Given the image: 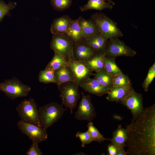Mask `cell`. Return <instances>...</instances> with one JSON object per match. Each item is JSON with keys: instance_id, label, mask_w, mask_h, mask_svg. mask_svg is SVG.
Returning <instances> with one entry per match:
<instances>
[{"instance_id": "cell-4", "label": "cell", "mask_w": 155, "mask_h": 155, "mask_svg": "<svg viewBox=\"0 0 155 155\" xmlns=\"http://www.w3.org/2000/svg\"><path fill=\"white\" fill-rule=\"evenodd\" d=\"M21 121L42 127L39 121L38 109L34 99L30 97L24 99L16 108Z\"/></svg>"}, {"instance_id": "cell-14", "label": "cell", "mask_w": 155, "mask_h": 155, "mask_svg": "<svg viewBox=\"0 0 155 155\" xmlns=\"http://www.w3.org/2000/svg\"><path fill=\"white\" fill-rule=\"evenodd\" d=\"M108 40L103 34L99 32L90 37L83 39L82 41L98 54L105 52Z\"/></svg>"}, {"instance_id": "cell-28", "label": "cell", "mask_w": 155, "mask_h": 155, "mask_svg": "<svg viewBox=\"0 0 155 155\" xmlns=\"http://www.w3.org/2000/svg\"><path fill=\"white\" fill-rule=\"evenodd\" d=\"M130 86L131 80L127 75L122 73L113 77V87Z\"/></svg>"}, {"instance_id": "cell-30", "label": "cell", "mask_w": 155, "mask_h": 155, "mask_svg": "<svg viewBox=\"0 0 155 155\" xmlns=\"http://www.w3.org/2000/svg\"><path fill=\"white\" fill-rule=\"evenodd\" d=\"M72 0H50V4L53 9L61 11L69 8L72 3Z\"/></svg>"}, {"instance_id": "cell-3", "label": "cell", "mask_w": 155, "mask_h": 155, "mask_svg": "<svg viewBox=\"0 0 155 155\" xmlns=\"http://www.w3.org/2000/svg\"><path fill=\"white\" fill-rule=\"evenodd\" d=\"M99 32L108 39L121 37L123 34L117 24L104 13L97 12L91 15Z\"/></svg>"}, {"instance_id": "cell-15", "label": "cell", "mask_w": 155, "mask_h": 155, "mask_svg": "<svg viewBox=\"0 0 155 155\" xmlns=\"http://www.w3.org/2000/svg\"><path fill=\"white\" fill-rule=\"evenodd\" d=\"M79 86L88 92L99 96L107 94L110 90L101 85L94 78H89Z\"/></svg>"}, {"instance_id": "cell-18", "label": "cell", "mask_w": 155, "mask_h": 155, "mask_svg": "<svg viewBox=\"0 0 155 155\" xmlns=\"http://www.w3.org/2000/svg\"><path fill=\"white\" fill-rule=\"evenodd\" d=\"M80 18V17L77 19L72 20L68 29L65 33L73 44L82 41L83 38L79 23Z\"/></svg>"}, {"instance_id": "cell-34", "label": "cell", "mask_w": 155, "mask_h": 155, "mask_svg": "<svg viewBox=\"0 0 155 155\" xmlns=\"http://www.w3.org/2000/svg\"><path fill=\"white\" fill-rule=\"evenodd\" d=\"M38 144L34 142L30 148L26 152L27 155H42V153L40 149Z\"/></svg>"}, {"instance_id": "cell-20", "label": "cell", "mask_w": 155, "mask_h": 155, "mask_svg": "<svg viewBox=\"0 0 155 155\" xmlns=\"http://www.w3.org/2000/svg\"><path fill=\"white\" fill-rule=\"evenodd\" d=\"M55 75L58 88L62 84L69 82L75 83L74 77L69 66L62 67L55 71Z\"/></svg>"}, {"instance_id": "cell-22", "label": "cell", "mask_w": 155, "mask_h": 155, "mask_svg": "<svg viewBox=\"0 0 155 155\" xmlns=\"http://www.w3.org/2000/svg\"><path fill=\"white\" fill-rule=\"evenodd\" d=\"M113 5L103 0H88L86 5L80 7L79 9L82 12L90 9L101 11L106 9H111Z\"/></svg>"}, {"instance_id": "cell-36", "label": "cell", "mask_w": 155, "mask_h": 155, "mask_svg": "<svg viewBox=\"0 0 155 155\" xmlns=\"http://www.w3.org/2000/svg\"><path fill=\"white\" fill-rule=\"evenodd\" d=\"M124 147L118 148L116 155H127V153L124 149Z\"/></svg>"}, {"instance_id": "cell-16", "label": "cell", "mask_w": 155, "mask_h": 155, "mask_svg": "<svg viewBox=\"0 0 155 155\" xmlns=\"http://www.w3.org/2000/svg\"><path fill=\"white\" fill-rule=\"evenodd\" d=\"M72 20L68 15H64L53 20L50 30L53 34L65 33L68 29Z\"/></svg>"}, {"instance_id": "cell-23", "label": "cell", "mask_w": 155, "mask_h": 155, "mask_svg": "<svg viewBox=\"0 0 155 155\" xmlns=\"http://www.w3.org/2000/svg\"><path fill=\"white\" fill-rule=\"evenodd\" d=\"M105 52L97 54L86 62V63L93 71L97 72L104 68V60L106 57Z\"/></svg>"}, {"instance_id": "cell-35", "label": "cell", "mask_w": 155, "mask_h": 155, "mask_svg": "<svg viewBox=\"0 0 155 155\" xmlns=\"http://www.w3.org/2000/svg\"><path fill=\"white\" fill-rule=\"evenodd\" d=\"M118 148L116 146L110 144L108 147V154L109 155H116Z\"/></svg>"}, {"instance_id": "cell-6", "label": "cell", "mask_w": 155, "mask_h": 155, "mask_svg": "<svg viewBox=\"0 0 155 155\" xmlns=\"http://www.w3.org/2000/svg\"><path fill=\"white\" fill-rule=\"evenodd\" d=\"M73 43L64 33L53 34L50 43L51 48L55 53L64 57L68 61L74 60Z\"/></svg>"}, {"instance_id": "cell-27", "label": "cell", "mask_w": 155, "mask_h": 155, "mask_svg": "<svg viewBox=\"0 0 155 155\" xmlns=\"http://www.w3.org/2000/svg\"><path fill=\"white\" fill-rule=\"evenodd\" d=\"M38 80L40 82L44 84L53 83L57 84L55 71L48 68H45L44 69L40 71Z\"/></svg>"}, {"instance_id": "cell-25", "label": "cell", "mask_w": 155, "mask_h": 155, "mask_svg": "<svg viewBox=\"0 0 155 155\" xmlns=\"http://www.w3.org/2000/svg\"><path fill=\"white\" fill-rule=\"evenodd\" d=\"M94 78L102 86L110 89L113 87V77L109 74L103 69L99 71L96 72Z\"/></svg>"}, {"instance_id": "cell-17", "label": "cell", "mask_w": 155, "mask_h": 155, "mask_svg": "<svg viewBox=\"0 0 155 155\" xmlns=\"http://www.w3.org/2000/svg\"><path fill=\"white\" fill-rule=\"evenodd\" d=\"M131 86L114 87L107 94L106 99L109 101L120 102L129 94Z\"/></svg>"}, {"instance_id": "cell-8", "label": "cell", "mask_w": 155, "mask_h": 155, "mask_svg": "<svg viewBox=\"0 0 155 155\" xmlns=\"http://www.w3.org/2000/svg\"><path fill=\"white\" fill-rule=\"evenodd\" d=\"M106 57H115L123 56L133 57L136 52L125 44L117 37L109 39L106 50Z\"/></svg>"}, {"instance_id": "cell-24", "label": "cell", "mask_w": 155, "mask_h": 155, "mask_svg": "<svg viewBox=\"0 0 155 155\" xmlns=\"http://www.w3.org/2000/svg\"><path fill=\"white\" fill-rule=\"evenodd\" d=\"M67 66H69V63L66 59L60 55L55 53L52 59L45 68L55 71L62 67Z\"/></svg>"}, {"instance_id": "cell-2", "label": "cell", "mask_w": 155, "mask_h": 155, "mask_svg": "<svg viewBox=\"0 0 155 155\" xmlns=\"http://www.w3.org/2000/svg\"><path fill=\"white\" fill-rule=\"evenodd\" d=\"M66 110L62 104L54 102L40 107L38 111L41 127L47 130L62 117Z\"/></svg>"}, {"instance_id": "cell-10", "label": "cell", "mask_w": 155, "mask_h": 155, "mask_svg": "<svg viewBox=\"0 0 155 155\" xmlns=\"http://www.w3.org/2000/svg\"><path fill=\"white\" fill-rule=\"evenodd\" d=\"M18 128L21 132L35 143H39L45 141L48 138L46 130L42 127L24 122L21 120L17 123Z\"/></svg>"}, {"instance_id": "cell-12", "label": "cell", "mask_w": 155, "mask_h": 155, "mask_svg": "<svg viewBox=\"0 0 155 155\" xmlns=\"http://www.w3.org/2000/svg\"><path fill=\"white\" fill-rule=\"evenodd\" d=\"M68 62L69 66L73 73L75 83L78 86L93 75L86 62L73 60Z\"/></svg>"}, {"instance_id": "cell-1", "label": "cell", "mask_w": 155, "mask_h": 155, "mask_svg": "<svg viewBox=\"0 0 155 155\" xmlns=\"http://www.w3.org/2000/svg\"><path fill=\"white\" fill-rule=\"evenodd\" d=\"M127 154L155 155V104L144 108L142 114L126 127Z\"/></svg>"}, {"instance_id": "cell-33", "label": "cell", "mask_w": 155, "mask_h": 155, "mask_svg": "<svg viewBox=\"0 0 155 155\" xmlns=\"http://www.w3.org/2000/svg\"><path fill=\"white\" fill-rule=\"evenodd\" d=\"M75 136L80 139L81 143V146L83 148L85 147L86 145L89 144L93 141L96 142L87 131L84 132L78 131L77 133Z\"/></svg>"}, {"instance_id": "cell-37", "label": "cell", "mask_w": 155, "mask_h": 155, "mask_svg": "<svg viewBox=\"0 0 155 155\" xmlns=\"http://www.w3.org/2000/svg\"><path fill=\"white\" fill-rule=\"evenodd\" d=\"M105 1H107L109 3L114 5H115V3L112 0H103Z\"/></svg>"}, {"instance_id": "cell-7", "label": "cell", "mask_w": 155, "mask_h": 155, "mask_svg": "<svg viewBox=\"0 0 155 155\" xmlns=\"http://www.w3.org/2000/svg\"><path fill=\"white\" fill-rule=\"evenodd\" d=\"M78 86L75 82H69L62 84L58 88L62 104L69 109L71 114L80 97Z\"/></svg>"}, {"instance_id": "cell-5", "label": "cell", "mask_w": 155, "mask_h": 155, "mask_svg": "<svg viewBox=\"0 0 155 155\" xmlns=\"http://www.w3.org/2000/svg\"><path fill=\"white\" fill-rule=\"evenodd\" d=\"M31 90L30 87L24 84L15 77L0 83V90L12 100L27 96Z\"/></svg>"}, {"instance_id": "cell-21", "label": "cell", "mask_w": 155, "mask_h": 155, "mask_svg": "<svg viewBox=\"0 0 155 155\" xmlns=\"http://www.w3.org/2000/svg\"><path fill=\"white\" fill-rule=\"evenodd\" d=\"M79 23L83 34V39L100 32L94 22L91 19L86 20L81 16Z\"/></svg>"}, {"instance_id": "cell-29", "label": "cell", "mask_w": 155, "mask_h": 155, "mask_svg": "<svg viewBox=\"0 0 155 155\" xmlns=\"http://www.w3.org/2000/svg\"><path fill=\"white\" fill-rule=\"evenodd\" d=\"M87 131L95 139L96 142L101 143L102 142L106 140L110 141L111 139L104 137L101 134L98 129L94 126L93 123L89 122L87 125Z\"/></svg>"}, {"instance_id": "cell-13", "label": "cell", "mask_w": 155, "mask_h": 155, "mask_svg": "<svg viewBox=\"0 0 155 155\" xmlns=\"http://www.w3.org/2000/svg\"><path fill=\"white\" fill-rule=\"evenodd\" d=\"M73 53L74 60L85 62L97 54L92 48L82 41L74 44Z\"/></svg>"}, {"instance_id": "cell-9", "label": "cell", "mask_w": 155, "mask_h": 155, "mask_svg": "<svg viewBox=\"0 0 155 155\" xmlns=\"http://www.w3.org/2000/svg\"><path fill=\"white\" fill-rule=\"evenodd\" d=\"M119 102L130 110L133 116L132 121L139 117L143 111L142 96L132 87L127 96Z\"/></svg>"}, {"instance_id": "cell-19", "label": "cell", "mask_w": 155, "mask_h": 155, "mask_svg": "<svg viewBox=\"0 0 155 155\" xmlns=\"http://www.w3.org/2000/svg\"><path fill=\"white\" fill-rule=\"evenodd\" d=\"M128 130L127 128H124L121 125H118L117 129L112 133L111 144L118 148L124 147L128 137Z\"/></svg>"}, {"instance_id": "cell-26", "label": "cell", "mask_w": 155, "mask_h": 155, "mask_svg": "<svg viewBox=\"0 0 155 155\" xmlns=\"http://www.w3.org/2000/svg\"><path fill=\"white\" fill-rule=\"evenodd\" d=\"M115 59V57H106L104 60V69L112 77L123 73L116 63Z\"/></svg>"}, {"instance_id": "cell-32", "label": "cell", "mask_w": 155, "mask_h": 155, "mask_svg": "<svg viewBox=\"0 0 155 155\" xmlns=\"http://www.w3.org/2000/svg\"><path fill=\"white\" fill-rule=\"evenodd\" d=\"M155 78V63L149 68L146 78L142 84V87L144 90L147 92L148 91L149 87Z\"/></svg>"}, {"instance_id": "cell-31", "label": "cell", "mask_w": 155, "mask_h": 155, "mask_svg": "<svg viewBox=\"0 0 155 155\" xmlns=\"http://www.w3.org/2000/svg\"><path fill=\"white\" fill-rule=\"evenodd\" d=\"M16 3L11 1L6 4L3 1L0 0V22L5 17L8 15L10 10L15 8L16 6Z\"/></svg>"}, {"instance_id": "cell-11", "label": "cell", "mask_w": 155, "mask_h": 155, "mask_svg": "<svg viewBox=\"0 0 155 155\" xmlns=\"http://www.w3.org/2000/svg\"><path fill=\"white\" fill-rule=\"evenodd\" d=\"M82 98L78 109L75 114L77 120L91 121L95 117L96 113L91 101L90 95H86L81 92Z\"/></svg>"}]
</instances>
